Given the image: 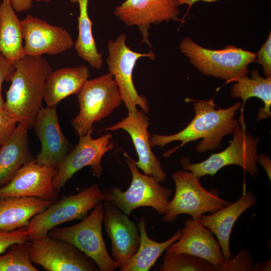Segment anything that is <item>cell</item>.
I'll return each mask as SVG.
<instances>
[{"mask_svg": "<svg viewBox=\"0 0 271 271\" xmlns=\"http://www.w3.org/2000/svg\"><path fill=\"white\" fill-rule=\"evenodd\" d=\"M21 26L24 55L41 56L55 55L70 49L74 42L72 36L62 27L52 25L39 18L28 15Z\"/></svg>", "mask_w": 271, "mask_h": 271, "instance_id": "cell-14", "label": "cell"}, {"mask_svg": "<svg viewBox=\"0 0 271 271\" xmlns=\"http://www.w3.org/2000/svg\"><path fill=\"white\" fill-rule=\"evenodd\" d=\"M171 176L175 184V192L169 202L167 213L162 219L164 222L172 223L183 214L199 218L205 213H212L231 203L219 197L217 189L206 190L199 178L191 172L177 171Z\"/></svg>", "mask_w": 271, "mask_h": 271, "instance_id": "cell-7", "label": "cell"}, {"mask_svg": "<svg viewBox=\"0 0 271 271\" xmlns=\"http://www.w3.org/2000/svg\"><path fill=\"white\" fill-rule=\"evenodd\" d=\"M256 162L260 164L265 170L269 179H271V161L268 155L265 154L257 155Z\"/></svg>", "mask_w": 271, "mask_h": 271, "instance_id": "cell-36", "label": "cell"}, {"mask_svg": "<svg viewBox=\"0 0 271 271\" xmlns=\"http://www.w3.org/2000/svg\"><path fill=\"white\" fill-rule=\"evenodd\" d=\"M77 98L80 110L71 124L79 137L92 128L94 122L110 115L122 101L117 85L109 72L88 80Z\"/></svg>", "mask_w": 271, "mask_h": 271, "instance_id": "cell-9", "label": "cell"}, {"mask_svg": "<svg viewBox=\"0 0 271 271\" xmlns=\"http://www.w3.org/2000/svg\"><path fill=\"white\" fill-rule=\"evenodd\" d=\"M242 106L240 101L226 108H218L213 98L209 100H196L193 105L194 117L183 130L171 135L154 134L150 136L152 147L163 148L166 145L180 141L181 144L174 149L163 154L165 158L188 143L202 139L196 146L198 153L218 149L221 146L222 139L232 134L240 123L239 118H236L237 111Z\"/></svg>", "mask_w": 271, "mask_h": 271, "instance_id": "cell-1", "label": "cell"}, {"mask_svg": "<svg viewBox=\"0 0 271 271\" xmlns=\"http://www.w3.org/2000/svg\"><path fill=\"white\" fill-rule=\"evenodd\" d=\"M33 127L41 144V151L35 158L36 162L58 169L70 152L71 144L61 129L55 107L42 106Z\"/></svg>", "mask_w": 271, "mask_h": 271, "instance_id": "cell-17", "label": "cell"}, {"mask_svg": "<svg viewBox=\"0 0 271 271\" xmlns=\"http://www.w3.org/2000/svg\"><path fill=\"white\" fill-rule=\"evenodd\" d=\"M233 132V139L229 146L221 152L212 154L206 160L192 164L188 157L180 159L182 167L191 172L199 178L206 175L214 176L219 170L231 165L241 167L244 172L255 178L259 174L257 166V146L259 137L254 138L246 131L243 115Z\"/></svg>", "mask_w": 271, "mask_h": 271, "instance_id": "cell-5", "label": "cell"}, {"mask_svg": "<svg viewBox=\"0 0 271 271\" xmlns=\"http://www.w3.org/2000/svg\"><path fill=\"white\" fill-rule=\"evenodd\" d=\"M93 132L92 127L85 135L79 137L78 144L68 153L57 169L53 180V187L57 192H59L73 175L84 167L90 166L93 176H101V159L106 153L114 148L110 141L112 134L107 132L93 139Z\"/></svg>", "mask_w": 271, "mask_h": 271, "instance_id": "cell-12", "label": "cell"}, {"mask_svg": "<svg viewBox=\"0 0 271 271\" xmlns=\"http://www.w3.org/2000/svg\"><path fill=\"white\" fill-rule=\"evenodd\" d=\"M31 261L47 271H98L96 263L70 243L47 235L31 242Z\"/></svg>", "mask_w": 271, "mask_h": 271, "instance_id": "cell-11", "label": "cell"}, {"mask_svg": "<svg viewBox=\"0 0 271 271\" xmlns=\"http://www.w3.org/2000/svg\"><path fill=\"white\" fill-rule=\"evenodd\" d=\"M28 129L18 123L13 133L0 148V188L8 185L20 170L34 159L29 148Z\"/></svg>", "mask_w": 271, "mask_h": 271, "instance_id": "cell-21", "label": "cell"}, {"mask_svg": "<svg viewBox=\"0 0 271 271\" xmlns=\"http://www.w3.org/2000/svg\"><path fill=\"white\" fill-rule=\"evenodd\" d=\"M29 240L27 227L12 231L0 229V253H4L12 244Z\"/></svg>", "mask_w": 271, "mask_h": 271, "instance_id": "cell-31", "label": "cell"}, {"mask_svg": "<svg viewBox=\"0 0 271 271\" xmlns=\"http://www.w3.org/2000/svg\"><path fill=\"white\" fill-rule=\"evenodd\" d=\"M217 0H178V3L179 6L182 5H187L189 6V9L191 8V7L195 3L199 2V1H203L204 2H213Z\"/></svg>", "mask_w": 271, "mask_h": 271, "instance_id": "cell-38", "label": "cell"}, {"mask_svg": "<svg viewBox=\"0 0 271 271\" xmlns=\"http://www.w3.org/2000/svg\"><path fill=\"white\" fill-rule=\"evenodd\" d=\"M126 36L121 34L115 41L107 42L108 56L106 59L109 72L116 83L122 101L126 107L128 113L138 111L137 106H140L145 114L150 111L147 98L138 93L132 80V72L138 60L141 57L155 59L152 51L147 53L133 51L125 43Z\"/></svg>", "mask_w": 271, "mask_h": 271, "instance_id": "cell-10", "label": "cell"}, {"mask_svg": "<svg viewBox=\"0 0 271 271\" xmlns=\"http://www.w3.org/2000/svg\"><path fill=\"white\" fill-rule=\"evenodd\" d=\"M17 123L4 106L0 107V148L13 133Z\"/></svg>", "mask_w": 271, "mask_h": 271, "instance_id": "cell-32", "label": "cell"}, {"mask_svg": "<svg viewBox=\"0 0 271 271\" xmlns=\"http://www.w3.org/2000/svg\"><path fill=\"white\" fill-rule=\"evenodd\" d=\"M123 154L131 173V183L125 191L115 186L103 189V201L112 203L127 216L143 206L151 207L158 214L165 215L172 190L162 186L152 176L140 173L133 160L125 153Z\"/></svg>", "mask_w": 271, "mask_h": 271, "instance_id": "cell-4", "label": "cell"}, {"mask_svg": "<svg viewBox=\"0 0 271 271\" xmlns=\"http://www.w3.org/2000/svg\"><path fill=\"white\" fill-rule=\"evenodd\" d=\"M36 1H44V2H49L51 0H36Z\"/></svg>", "mask_w": 271, "mask_h": 271, "instance_id": "cell-39", "label": "cell"}, {"mask_svg": "<svg viewBox=\"0 0 271 271\" xmlns=\"http://www.w3.org/2000/svg\"><path fill=\"white\" fill-rule=\"evenodd\" d=\"M230 95L233 98H241L243 100L242 111L246 101L251 97H257L261 100L264 106L258 111L256 121L267 119L271 116V77L263 78L259 74L257 69L250 72V77L245 75L233 84Z\"/></svg>", "mask_w": 271, "mask_h": 271, "instance_id": "cell-24", "label": "cell"}, {"mask_svg": "<svg viewBox=\"0 0 271 271\" xmlns=\"http://www.w3.org/2000/svg\"><path fill=\"white\" fill-rule=\"evenodd\" d=\"M178 0H126L115 8L114 14L126 26H137L142 42L150 47L149 29L151 24L164 21H181Z\"/></svg>", "mask_w": 271, "mask_h": 271, "instance_id": "cell-13", "label": "cell"}, {"mask_svg": "<svg viewBox=\"0 0 271 271\" xmlns=\"http://www.w3.org/2000/svg\"><path fill=\"white\" fill-rule=\"evenodd\" d=\"M271 261L264 260L253 265L252 271H268L271 269Z\"/></svg>", "mask_w": 271, "mask_h": 271, "instance_id": "cell-37", "label": "cell"}, {"mask_svg": "<svg viewBox=\"0 0 271 271\" xmlns=\"http://www.w3.org/2000/svg\"><path fill=\"white\" fill-rule=\"evenodd\" d=\"M53 202L35 197L0 198V229L12 231L27 227L34 216Z\"/></svg>", "mask_w": 271, "mask_h": 271, "instance_id": "cell-23", "label": "cell"}, {"mask_svg": "<svg viewBox=\"0 0 271 271\" xmlns=\"http://www.w3.org/2000/svg\"><path fill=\"white\" fill-rule=\"evenodd\" d=\"M139 230L140 238L138 250L127 263L120 268L121 271L149 270L167 248L182 234V229H179L165 241L159 242L151 239L146 230L144 216L139 222Z\"/></svg>", "mask_w": 271, "mask_h": 271, "instance_id": "cell-25", "label": "cell"}, {"mask_svg": "<svg viewBox=\"0 0 271 271\" xmlns=\"http://www.w3.org/2000/svg\"><path fill=\"white\" fill-rule=\"evenodd\" d=\"M89 77L87 66L82 65L51 71L45 82L44 100L48 107H55L62 100L78 94Z\"/></svg>", "mask_w": 271, "mask_h": 271, "instance_id": "cell-22", "label": "cell"}, {"mask_svg": "<svg viewBox=\"0 0 271 271\" xmlns=\"http://www.w3.org/2000/svg\"><path fill=\"white\" fill-rule=\"evenodd\" d=\"M149 119L144 112L137 111L127 116L115 124L105 127L106 131L122 129L130 136L137 153L139 160L134 163L145 174L152 176L158 182H164L167 177L160 160L152 150L150 135L148 131Z\"/></svg>", "mask_w": 271, "mask_h": 271, "instance_id": "cell-18", "label": "cell"}, {"mask_svg": "<svg viewBox=\"0 0 271 271\" xmlns=\"http://www.w3.org/2000/svg\"><path fill=\"white\" fill-rule=\"evenodd\" d=\"M104 210L102 201L78 223L68 227H56L48 235L76 246L96 263L99 270H115L117 266L106 249L102 236Z\"/></svg>", "mask_w": 271, "mask_h": 271, "instance_id": "cell-8", "label": "cell"}, {"mask_svg": "<svg viewBox=\"0 0 271 271\" xmlns=\"http://www.w3.org/2000/svg\"><path fill=\"white\" fill-rule=\"evenodd\" d=\"M11 5L14 11L24 12L31 8L32 0H11Z\"/></svg>", "mask_w": 271, "mask_h": 271, "instance_id": "cell-35", "label": "cell"}, {"mask_svg": "<svg viewBox=\"0 0 271 271\" xmlns=\"http://www.w3.org/2000/svg\"><path fill=\"white\" fill-rule=\"evenodd\" d=\"M21 21L11 3H0V52L12 62L24 56Z\"/></svg>", "mask_w": 271, "mask_h": 271, "instance_id": "cell-26", "label": "cell"}, {"mask_svg": "<svg viewBox=\"0 0 271 271\" xmlns=\"http://www.w3.org/2000/svg\"><path fill=\"white\" fill-rule=\"evenodd\" d=\"M103 201L102 190L94 184L78 193L62 197L34 216L27 226L29 240L43 238L62 223L82 220L88 212Z\"/></svg>", "mask_w": 271, "mask_h": 271, "instance_id": "cell-6", "label": "cell"}, {"mask_svg": "<svg viewBox=\"0 0 271 271\" xmlns=\"http://www.w3.org/2000/svg\"><path fill=\"white\" fill-rule=\"evenodd\" d=\"M14 70L13 62L4 57L0 52V107L4 106L5 101L1 94L3 83L9 80L11 74Z\"/></svg>", "mask_w": 271, "mask_h": 271, "instance_id": "cell-34", "label": "cell"}, {"mask_svg": "<svg viewBox=\"0 0 271 271\" xmlns=\"http://www.w3.org/2000/svg\"><path fill=\"white\" fill-rule=\"evenodd\" d=\"M13 64L14 70L9 78L11 84L6 92L4 107L18 123L30 129L42 107L45 82L52 69L41 56L26 55Z\"/></svg>", "mask_w": 271, "mask_h": 271, "instance_id": "cell-2", "label": "cell"}, {"mask_svg": "<svg viewBox=\"0 0 271 271\" xmlns=\"http://www.w3.org/2000/svg\"><path fill=\"white\" fill-rule=\"evenodd\" d=\"M160 271H216V266L209 261L187 253L166 252Z\"/></svg>", "mask_w": 271, "mask_h": 271, "instance_id": "cell-29", "label": "cell"}, {"mask_svg": "<svg viewBox=\"0 0 271 271\" xmlns=\"http://www.w3.org/2000/svg\"><path fill=\"white\" fill-rule=\"evenodd\" d=\"M255 62L260 64L265 77H271V34L256 53Z\"/></svg>", "mask_w": 271, "mask_h": 271, "instance_id": "cell-33", "label": "cell"}, {"mask_svg": "<svg viewBox=\"0 0 271 271\" xmlns=\"http://www.w3.org/2000/svg\"><path fill=\"white\" fill-rule=\"evenodd\" d=\"M3 1L11 3V0H3Z\"/></svg>", "mask_w": 271, "mask_h": 271, "instance_id": "cell-40", "label": "cell"}, {"mask_svg": "<svg viewBox=\"0 0 271 271\" xmlns=\"http://www.w3.org/2000/svg\"><path fill=\"white\" fill-rule=\"evenodd\" d=\"M57 171L56 168L39 165L34 158L8 185L0 188V198L35 197L55 202L59 194L53 185Z\"/></svg>", "mask_w": 271, "mask_h": 271, "instance_id": "cell-15", "label": "cell"}, {"mask_svg": "<svg viewBox=\"0 0 271 271\" xmlns=\"http://www.w3.org/2000/svg\"><path fill=\"white\" fill-rule=\"evenodd\" d=\"M104 214L103 223L111 241L112 258L116 265H125L137 252L140 233L136 224L112 203L103 201Z\"/></svg>", "mask_w": 271, "mask_h": 271, "instance_id": "cell-16", "label": "cell"}, {"mask_svg": "<svg viewBox=\"0 0 271 271\" xmlns=\"http://www.w3.org/2000/svg\"><path fill=\"white\" fill-rule=\"evenodd\" d=\"M79 7L78 36L74 43L77 54L93 68L99 69L102 65L101 53L98 52L92 32V21L88 13V0H70Z\"/></svg>", "mask_w": 271, "mask_h": 271, "instance_id": "cell-27", "label": "cell"}, {"mask_svg": "<svg viewBox=\"0 0 271 271\" xmlns=\"http://www.w3.org/2000/svg\"><path fill=\"white\" fill-rule=\"evenodd\" d=\"M180 51L203 74L226 81H236L246 75L248 65L255 62L256 53L229 45L221 50L207 49L190 37L181 42Z\"/></svg>", "mask_w": 271, "mask_h": 271, "instance_id": "cell-3", "label": "cell"}, {"mask_svg": "<svg viewBox=\"0 0 271 271\" xmlns=\"http://www.w3.org/2000/svg\"><path fill=\"white\" fill-rule=\"evenodd\" d=\"M253 193L248 191L237 201L210 215L202 214L200 223L209 229L220 243L225 261L231 257L230 251V237L234 224L239 217L257 203Z\"/></svg>", "mask_w": 271, "mask_h": 271, "instance_id": "cell-20", "label": "cell"}, {"mask_svg": "<svg viewBox=\"0 0 271 271\" xmlns=\"http://www.w3.org/2000/svg\"><path fill=\"white\" fill-rule=\"evenodd\" d=\"M28 241L12 244L4 254L0 255V271L39 270L31 261V242Z\"/></svg>", "mask_w": 271, "mask_h": 271, "instance_id": "cell-28", "label": "cell"}, {"mask_svg": "<svg viewBox=\"0 0 271 271\" xmlns=\"http://www.w3.org/2000/svg\"><path fill=\"white\" fill-rule=\"evenodd\" d=\"M253 260L250 252L243 248L233 257L224 262L218 271H252Z\"/></svg>", "mask_w": 271, "mask_h": 271, "instance_id": "cell-30", "label": "cell"}, {"mask_svg": "<svg viewBox=\"0 0 271 271\" xmlns=\"http://www.w3.org/2000/svg\"><path fill=\"white\" fill-rule=\"evenodd\" d=\"M182 232L180 238L171 244L165 251L198 256L212 263L218 271L225 262L220 243L212 232L200 223L199 218H191L185 221Z\"/></svg>", "mask_w": 271, "mask_h": 271, "instance_id": "cell-19", "label": "cell"}]
</instances>
